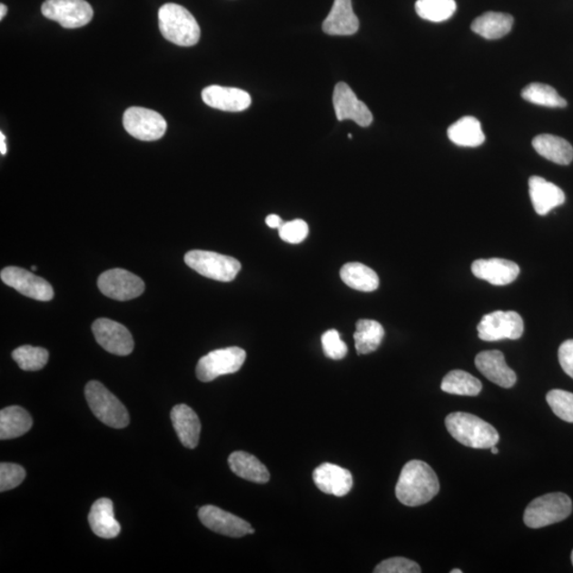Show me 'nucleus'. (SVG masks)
<instances>
[{
    "mask_svg": "<svg viewBox=\"0 0 573 573\" xmlns=\"http://www.w3.org/2000/svg\"><path fill=\"white\" fill-rule=\"evenodd\" d=\"M440 490L436 472L426 462L412 459L402 468L395 494L407 507H420L430 502Z\"/></svg>",
    "mask_w": 573,
    "mask_h": 573,
    "instance_id": "nucleus-1",
    "label": "nucleus"
},
{
    "mask_svg": "<svg viewBox=\"0 0 573 573\" xmlns=\"http://www.w3.org/2000/svg\"><path fill=\"white\" fill-rule=\"evenodd\" d=\"M445 425L453 439L470 449L490 450L499 442V431L476 415L450 413L447 415Z\"/></svg>",
    "mask_w": 573,
    "mask_h": 573,
    "instance_id": "nucleus-2",
    "label": "nucleus"
},
{
    "mask_svg": "<svg viewBox=\"0 0 573 573\" xmlns=\"http://www.w3.org/2000/svg\"><path fill=\"white\" fill-rule=\"evenodd\" d=\"M159 24L163 36L175 45L191 47L200 40L201 29L196 18L180 5H163L159 12Z\"/></svg>",
    "mask_w": 573,
    "mask_h": 573,
    "instance_id": "nucleus-3",
    "label": "nucleus"
},
{
    "mask_svg": "<svg viewBox=\"0 0 573 573\" xmlns=\"http://www.w3.org/2000/svg\"><path fill=\"white\" fill-rule=\"evenodd\" d=\"M85 399L92 412L106 426L123 430L130 423V415L114 394L102 382L90 381L85 387Z\"/></svg>",
    "mask_w": 573,
    "mask_h": 573,
    "instance_id": "nucleus-4",
    "label": "nucleus"
},
{
    "mask_svg": "<svg viewBox=\"0 0 573 573\" xmlns=\"http://www.w3.org/2000/svg\"><path fill=\"white\" fill-rule=\"evenodd\" d=\"M572 501L563 493H550L538 497L526 509L524 521L527 527L539 529L558 524L568 519Z\"/></svg>",
    "mask_w": 573,
    "mask_h": 573,
    "instance_id": "nucleus-5",
    "label": "nucleus"
},
{
    "mask_svg": "<svg viewBox=\"0 0 573 573\" xmlns=\"http://www.w3.org/2000/svg\"><path fill=\"white\" fill-rule=\"evenodd\" d=\"M189 268L207 279L218 282H232L242 270V264L235 258L215 253V252L194 250L185 255Z\"/></svg>",
    "mask_w": 573,
    "mask_h": 573,
    "instance_id": "nucleus-6",
    "label": "nucleus"
},
{
    "mask_svg": "<svg viewBox=\"0 0 573 573\" xmlns=\"http://www.w3.org/2000/svg\"><path fill=\"white\" fill-rule=\"evenodd\" d=\"M245 358L247 352L236 346L212 351L200 359L196 370L198 380L210 382L220 376L234 374L242 369Z\"/></svg>",
    "mask_w": 573,
    "mask_h": 573,
    "instance_id": "nucleus-7",
    "label": "nucleus"
},
{
    "mask_svg": "<svg viewBox=\"0 0 573 573\" xmlns=\"http://www.w3.org/2000/svg\"><path fill=\"white\" fill-rule=\"evenodd\" d=\"M42 14L66 29L84 27L94 16L92 5L85 0H46Z\"/></svg>",
    "mask_w": 573,
    "mask_h": 573,
    "instance_id": "nucleus-8",
    "label": "nucleus"
},
{
    "mask_svg": "<svg viewBox=\"0 0 573 573\" xmlns=\"http://www.w3.org/2000/svg\"><path fill=\"white\" fill-rule=\"evenodd\" d=\"M477 330L478 336L483 341L494 342L519 339L524 333L525 325L518 312L499 311L486 314Z\"/></svg>",
    "mask_w": 573,
    "mask_h": 573,
    "instance_id": "nucleus-9",
    "label": "nucleus"
},
{
    "mask_svg": "<svg viewBox=\"0 0 573 573\" xmlns=\"http://www.w3.org/2000/svg\"><path fill=\"white\" fill-rule=\"evenodd\" d=\"M123 127L128 133L140 141L161 140L167 131V123L159 113L132 106L124 112Z\"/></svg>",
    "mask_w": 573,
    "mask_h": 573,
    "instance_id": "nucleus-10",
    "label": "nucleus"
},
{
    "mask_svg": "<svg viewBox=\"0 0 573 573\" xmlns=\"http://www.w3.org/2000/svg\"><path fill=\"white\" fill-rule=\"evenodd\" d=\"M98 287L105 297L130 301L141 297L144 282L137 275L123 269H112L99 276Z\"/></svg>",
    "mask_w": 573,
    "mask_h": 573,
    "instance_id": "nucleus-11",
    "label": "nucleus"
},
{
    "mask_svg": "<svg viewBox=\"0 0 573 573\" xmlns=\"http://www.w3.org/2000/svg\"><path fill=\"white\" fill-rule=\"evenodd\" d=\"M94 339L103 349L117 356H128L134 341L127 327L110 319H98L92 326Z\"/></svg>",
    "mask_w": 573,
    "mask_h": 573,
    "instance_id": "nucleus-12",
    "label": "nucleus"
},
{
    "mask_svg": "<svg viewBox=\"0 0 573 573\" xmlns=\"http://www.w3.org/2000/svg\"><path fill=\"white\" fill-rule=\"evenodd\" d=\"M2 281L25 297L36 301H49L54 299V289L50 283L31 273L30 271L18 267L5 268L0 273Z\"/></svg>",
    "mask_w": 573,
    "mask_h": 573,
    "instance_id": "nucleus-13",
    "label": "nucleus"
},
{
    "mask_svg": "<svg viewBox=\"0 0 573 573\" xmlns=\"http://www.w3.org/2000/svg\"><path fill=\"white\" fill-rule=\"evenodd\" d=\"M332 102L339 122L351 119L364 128L373 123V114L368 106L357 98L356 94L344 82L336 85Z\"/></svg>",
    "mask_w": 573,
    "mask_h": 573,
    "instance_id": "nucleus-14",
    "label": "nucleus"
},
{
    "mask_svg": "<svg viewBox=\"0 0 573 573\" xmlns=\"http://www.w3.org/2000/svg\"><path fill=\"white\" fill-rule=\"evenodd\" d=\"M199 519L207 529L225 537L239 538L255 532L249 522L215 506L201 508Z\"/></svg>",
    "mask_w": 573,
    "mask_h": 573,
    "instance_id": "nucleus-15",
    "label": "nucleus"
},
{
    "mask_svg": "<svg viewBox=\"0 0 573 573\" xmlns=\"http://www.w3.org/2000/svg\"><path fill=\"white\" fill-rule=\"evenodd\" d=\"M471 272L478 279L487 281L494 286H506L518 279L520 270L514 262L489 258L472 262Z\"/></svg>",
    "mask_w": 573,
    "mask_h": 573,
    "instance_id": "nucleus-16",
    "label": "nucleus"
},
{
    "mask_svg": "<svg viewBox=\"0 0 573 573\" xmlns=\"http://www.w3.org/2000/svg\"><path fill=\"white\" fill-rule=\"evenodd\" d=\"M476 367L489 381L501 388H512L518 376L509 368L505 355L500 351H486L478 354L475 359Z\"/></svg>",
    "mask_w": 573,
    "mask_h": 573,
    "instance_id": "nucleus-17",
    "label": "nucleus"
},
{
    "mask_svg": "<svg viewBox=\"0 0 573 573\" xmlns=\"http://www.w3.org/2000/svg\"><path fill=\"white\" fill-rule=\"evenodd\" d=\"M312 479L321 492L337 497L348 495L354 484L350 470L331 463L318 466Z\"/></svg>",
    "mask_w": 573,
    "mask_h": 573,
    "instance_id": "nucleus-18",
    "label": "nucleus"
},
{
    "mask_svg": "<svg viewBox=\"0 0 573 573\" xmlns=\"http://www.w3.org/2000/svg\"><path fill=\"white\" fill-rule=\"evenodd\" d=\"M203 99L205 104L212 109L224 112H242L252 104L248 92L235 87L211 85L204 88Z\"/></svg>",
    "mask_w": 573,
    "mask_h": 573,
    "instance_id": "nucleus-19",
    "label": "nucleus"
},
{
    "mask_svg": "<svg viewBox=\"0 0 573 573\" xmlns=\"http://www.w3.org/2000/svg\"><path fill=\"white\" fill-rule=\"evenodd\" d=\"M529 193L534 210L539 216H545L556 207L563 205L566 199L562 189L537 175L529 180Z\"/></svg>",
    "mask_w": 573,
    "mask_h": 573,
    "instance_id": "nucleus-20",
    "label": "nucleus"
},
{
    "mask_svg": "<svg viewBox=\"0 0 573 573\" xmlns=\"http://www.w3.org/2000/svg\"><path fill=\"white\" fill-rule=\"evenodd\" d=\"M359 29V20L352 10L351 0H335L331 14L323 23L329 35H352Z\"/></svg>",
    "mask_w": 573,
    "mask_h": 573,
    "instance_id": "nucleus-21",
    "label": "nucleus"
},
{
    "mask_svg": "<svg viewBox=\"0 0 573 573\" xmlns=\"http://www.w3.org/2000/svg\"><path fill=\"white\" fill-rule=\"evenodd\" d=\"M88 522L93 532L102 538H115L122 531L121 525L115 519L114 506L108 499H100L94 502L88 514Z\"/></svg>",
    "mask_w": 573,
    "mask_h": 573,
    "instance_id": "nucleus-22",
    "label": "nucleus"
},
{
    "mask_svg": "<svg viewBox=\"0 0 573 573\" xmlns=\"http://www.w3.org/2000/svg\"><path fill=\"white\" fill-rule=\"evenodd\" d=\"M172 420L183 446L189 450L196 449L201 433V423L197 413L187 405H178L173 409Z\"/></svg>",
    "mask_w": 573,
    "mask_h": 573,
    "instance_id": "nucleus-23",
    "label": "nucleus"
},
{
    "mask_svg": "<svg viewBox=\"0 0 573 573\" xmlns=\"http://www.w3.org/2000/svg\"><path fill=\"white\" fill-rule=\"evenodd\" d=\"M229 465L238 477L254 483L264 484L270 480V472L260 459L244 451L232 452L229 457Z\"/></svg>",
    "mask_w": 573,
    "mask_h": 573,
    "instance_id": "nucleus-24",
    "label": "nucleus"
},
{
    "mask_svg": "<svg viewBox=\"0 0 573 573\" xmlns=\"http://www.w3.org/2000/svg\"><path fill=\"white\" fill-rule=\"evenodd\" d=\"M532 144L539 155L558 165H569L573 160V148L562 137L541 134L534 138Z\"/></svg>",
    "mask_w": 573,
    "mask_h": 573,
    "instance_id": "nucleus-25",
    "label": "nucleus"
},
{
    "mask_svg": "<svg viewBox=\"0 0 573 573\" xmlns=\"http://www.w3.org/2000/svg\"><path fill=\"white\" fill-rule=\"evenodd\" d=\"M33 418L24 408H5L0 411V439L5 440L20 438L33 428Z\"/></svg>",
    "mask_w": 573,
    "mask_h": 573,
    "instance_id": "nucleus-26",
    "label": "nucleus"
},
{
    "mask_svg": "<svg viewBox=\"0 0 573 573\" xmlns=\"http://www.w3.org/2000/svg\"><path fill=\"white\" fill-rule=\"evenodd\" d=\"M514 24L512 15L499 12H487L471 24V30L487 40H497L507 35Z\"/></svg>",
    "mask_w": 573,
    "mask_h": 573,
    "instance_id": "nucleus-27",
    "label": "nucleus"
},
{
    "mask_svg": "<svg viewBox=\"0 0 573 573\" xmlns=\"http://www.w3.org/2000/svg\"><path fill=\"white\" fill-rule=\"evenodd\" d=\"M447 134L450 140L459 147H479L486 142L480 122L471 116L463 117L453 123Z\"/></svg>",
    "mask_w": 573,
    "mask_h": 573,
    "instance_id": "nucleus-28",
    "label": "nucleus"
},
{
    "mask_svg": "<svg viewBox=\"0 0 573 573\" xmlns=\"http://www.w3.org/2000/svg\"><path fill=\"white\" fill-rule=\"evenodd\" d=\"M340 276L346 285L358 291L371 292L380 287V277L375 271L361 262L344 264Z\"/></svg>",
    "mask_w": 573,
    "mask_h": 573,
    "instance_id": "nucleus-29",
    "label": "nucleus"
},
{
    "mask_svg": "<svg viewBox=\"0 0 573 573\" xmlns=\"http://www.w3.org/2000/svg\"><path fill=\"white\" fill-rule=\"evenodd\" d=\"M385 330L374 320H359L354 333L358 355H368L380 348Z\"/></svg>",
    "mask_w": 573,
    "mask_h": 573,
    "instance_id": "nucleus-30",
    "label": "nucleus"
},
{
    "mask_svg": "<svg viewBox=\"0 0 573 573\" xmlns=\"http://www.w3.org/2000/svg\"><path fill=\"white\" fill-rule=\"evenodd\" d=\"M440 389L450 394L477 396L481 392L482 383L468 371L455 370L444 377Z\"/></svg>",
    "mask_w": 573,
    "mask_h": 573,
    "instance_id": "nucleus-31",
    "label": "nucleus"
},
{
    "mask_svg": "<svg viewBox=\"0 0 573 573\" xmlns=\"http://www.w3.org/2000/svg\"><path fill=\"white\" fill-rule=\"evenodd\" d=\"M415 10L423 20L440 23L450 20L455 15V0H418Z\"/></svg>",
    "mask_w": 573,
    "mask_h": 573,
    "instance_id": "nucleus-32",
    "label": "nucleus"
},
{
    "mask_svg": "<svg viewBox=\"0 0 573 573\" xmlns=\"http://www.w3.org/2000/svg\"><path fill=\"white\" fill-rule=\"evenodd\" d=\"M521 97L528 103L547 108H565L567 105L566 100L552 86L547 84H529L522 90Z\"/></svg>",
    "mask_w": 573,
    "mask_h": 573,
    "instance_id": "nucleus-33",
    "label": "nucleus"
},
{
    "mask_svg": "<svg viewBox=\"0 0 573 573\" xmlns=\"http://www.w3.org/2000/svg\"><path fill=\"white\" fill-rule=\"evenodd\" d=\"M12 358L23 370L35 371L45 367L48 362L49 352L45 349L24 345L12 352Z\"/></svg>",
    "mask_w": 573,
    "mask_h": 573,
    "instance_id": "nucleus-34",
    "label": "nucleus"
},
{
    "mask_svg": "<svg viewBox=\"0 0 573 573\" xmlns=\"http://www.w3.org/2000/svg\"><path fill=\"white\" fill-rule=\"evenodd\" d=\"M546 399L558 418L573 424V393L564 390H552Z\"/></svg>",
    "mask_w": 573,
    "mask_h": 573,
    "instance_id": "nucleus-35",
    "label": "nucleus"
},
{
    "mask_svg": "<svg viewBox=\"0 0 573 573\" xmlns=\"http://www.w3.org/2000/svg\"><path fill=\"white\" fill-rule=\"evenodd\" d=\"M26 478V470L15 463L0 464V492H7L20 486Z\"/></svg>",
    "mask_w": 573,
    "mask_h": 573,
    "instance_id": "nucleus-36",
    "label": "nucleus"
},
{
    "mask_svg": "<svg viewBox=\"0 0 573 573\" xmlns=\"http://www.w3.org/2000/svg\"><path fill=\"white\" fill-rule=\"evenodd\" d=\"M322 346L326 357L333 361H341L348 354L346 345L336 330L327 331L322 336Z\"/></svg>",
    "mask_w": 573,
    "mask_h": 573,
    "instance_id": "nucleus-37",
    "label": "nucleus"
},
{
    "mask_svg": "<svg viewBox=\"0 0 573 573\" xmlns=\"http://www.w3.org/2000/svg\"><path fill=\"white\" fill-rule=\"evenodd\" d=\"M375 573H420V567L418 563L405 558H392L383 560L376 566Z\"/></svg>",
    "mask_w": 573,
    "mask_h": 573,
    "instance_id": "nucleus-38",
    "label": "nucleus"
},
{
    "mask_svg": "<svg viewBox=\"0 0 573 573\" xmlns=\"http://www.w3.org/2000/svg\"><path fill=\"white\" fill-rule=\"evenodd\" d=\"M280 237L283 242L292 244L303 242L308 236V225L303 220L297 219L293 222L283 223L279 229Z\"/></svg>",
    "mask_w": 573,
    "mask_h": 573,
    "instance_id": "nucleus-39",
    "label": "nucleus"
},
{
    "mask_svg": "<svg viewBox=\"0 0 573 573\" xmlns=\"http://www.w3.org/2000/svg\"><path fill=\"white\" fill-rule=\"evenodd\" d=\"M558 361L565 373L573 380V340H567L559 346Z\"/></svg>",
    "mask_w": 573,
    "mask_h": 573,
    "instance_id": "nucleus-40",
    "label": "nucleus"
},
{
    "mask_svg": "<svg viewBox=\"0 0 573 573\" xmlns=\"http://www.w3.org/2000/svg\"><path fill=\"white\" fill-rule=\"evenodd\" d=\"M266 223L270 226L271 229H280L283 224L282 220L280 216L277 215H270L266 219Z\"/></svg>",
    "mask_w": 573,
    "mask_h": 573,
    "instance_id": "nucleus-41",
    "label": "nucleus"
},
{
    "mask_svg": "<svg viewBox=\"0 0 573 573\" xmlns=\"http://www.w3.org/2000/svg\"><path fill=\"white\" fill-rule=\"evenodd\" d=\"M0 153L3 155L7 153V144H5V137L4 133H0Z\"/></svg>",
    "mask_w": 573,
    "mask_h": 573,
    "instance_id": "nucleus-42",
    "label": "nucleus"
},
{
    "mask_svg": "<svg viewBox=\"0 0 573 573\" xmlns=\"http://www.w3.org/2000/svg\"><path fill=\"white\" fill-rule=\"evenodd\" d=\"M7 5L2 4L0 5V20H3V18L7 15Z\"/></svg>",
    "mask_w": 573,
    "mask_h": 573,
    "instance_id": "nucleus-43",
    "label": "nucleus"
},
{
    "mask_svg": "<svg viewBox=\"0 0 573 573\" xmlns=\"http://www.w3.org/2000/svg\"><path fill=\"white\" fill-rule=\"evenodd\" d=\"M490 451H492L493 455H497V453L499 452V449H497L496 445L492 447V449H490Z\"/></svg>",
    "mask_w": 573,
    "mask_h": 573,
    "instance_id": "nucleus-44",
    "label": "nucleus"
},
{
    "mask_svg": "<svg viewBox=\"0 0 573 573\" xmlns=\"http://www.w3.org/2000/svg\"><path fill=\"white\" fill-rule=\"evenodd\" d=\"M450 573H462V570L453 569V570L450 571Z\"/></svg>",
    "mask_w": 573,
    "mask_h": 573,
    "instance_id": "nucleus-45",
    "label": "nucleus"
},
{
    "mask_svg": "<svg viewBox=\"0 0 573 573\" xmlns=\"http://www.w3.org/2000/svg\"><path fill=\"white\" fill-rule=\"evenodd\" d=\"M571 562H572V565H573V550H572V553H571Z\"/></svg>",
    "mask_w": 573,
    "mask_h": 573,
    "instance_id": "nucleus-46",
    "label": "nucleus"
},
{
    "mask_svg": "<svg viewBox=\"0 0 573 573\" xmlns=\"http://www.w3.org/2000/svg\"><path fill=\"white\" fill-rule=\"evenodd\" d=\"M33 270H34V271H35V270H36V267H35V266H34V267H33Z\"/></svg>",
    "mask_w": 573,
    "mask_h": 573,
    "instance_id": "nucleus-47",
    "label": "nucleus"
}]
</instances>
